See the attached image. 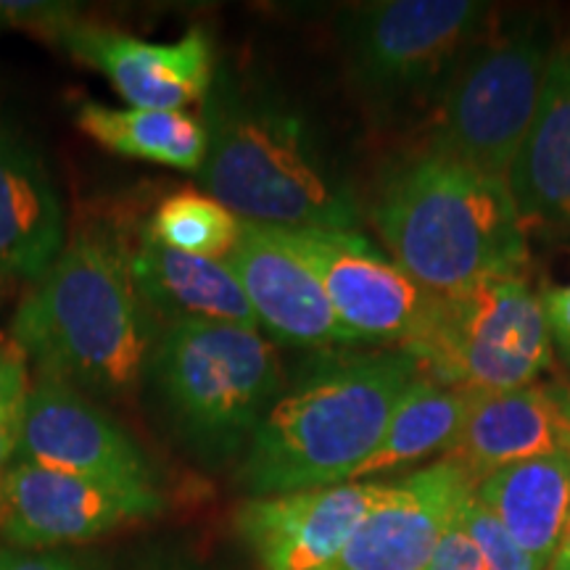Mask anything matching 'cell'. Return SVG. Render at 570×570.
<instances>
[{"label": "cell", "instance_id": "obj_6", "mask_svg": "<svg viewBox=\"0 0 570 570\" xmlns=\"http://www.w3.org/2000/svg\"><path fill=\"white\" fill-rule=\"evenodd\" d=\"M402 348L417 375L470 394L531 386L552 362L544 304L520 273L436 296Z\"/></svg>", "mask_w": 570, "mask_h": 570}, {"label": "cell", "instance_id": "obj_33", "mask_svg": "<svg viewBox=\"0 0 570 570\" xmlns=\"http://www.w3.org/2000/svg\"><path fill=\"white\" fill-rule=\"evenodd\" d=\"M6 346H11V338L6 336V333H0V348H6Z\"/></svg>", "mask_w": 570, "mask_h": 570}, {"label": "cell", "instance_id": "obj_31", "mask_svg": "<svg viewBox=\"0 0 570 570\" xmlns=\"http://www.w3.org/2000/svg\"><path fill=\"white\" fill-rule=\"evenodd\" d=\"M552 570H570V518H568L566 533H562L560 550H558V554H554Z\"/></svg>", "mask_w": 570, "mask_h": 570}, {"label": "cell", "instance_id": "obj_26", "mask_svg": "<svg viewBox=\"0 0 570 570\" xmlns=\"http://www.w3.org/2000/svg\"><path fill=\"white\" fill-rule=\"evenodd\" d=\"M80 19V6L59 0H0V32L30 30L51 38Z\"/></svg>", "mask_w": 570, "mask_h": 570}, {"label": "cell", "instance_id": "obj_27", "mask_svg": "<svg viewBox=\"0 0 570 570\" xmlns=\"http://www.w3.org/2000/svg\"><path fill=\"white\" fill-rule=\"evenodd\" d=\"M425 570H489V566L460 518H454L444 537L439 539Z\"/></svg>", "mask_w": 570, "mask_h": 570}, {"label": "cell", "instance_id": "obj_18", "mask_svg": "<svg viewBox=\"0 0 570 570\" xmlns=\"http://www.w3.org/2000/svg\"><path fill=\"white\" fill-rule=\"evenodd\" d=\"M125 259L135 294L164 325L209 320L259 331L252 304L225 262L175 252L159 244L148 227Z\"/></svg>", "mask_w": 570, "mask_h": 570}, {"label": "cell", "instance_id": "obj_28", "mask_svg": "<svg viewBox=\"0 0 570 570\" xmlns=\"http://www.w3.org/2000/svg\"><path fill=\"white\" fill-rule=\"evenodd\" d=\"M125 570H202V562L185 541L156 539L135 550L127 558Z\"/></svg>", "mask_w": 570, "mask_h": 570}, {"label": "cell", "instance_id": "obj_14", "mask_svg": "<svg viewBox=\"0 0 570 570\" xmlns=\"http://www.w3.org/2000/svg\"><path fill=\"white\" fill-rule=\"evenodd\" d=\"M383 481L252 497L240 504L235 529L262 570H327L344 552Z\"/></svg>", "mask_w": 570, "mask_h": 570}, {"label": "cell", "instance_id": "obj_7", "mask_svg": "<svg viewBox=\"0 0 570 570\" xmlns=\"http://www.w3.org/2000/svg\"><path fill=\"white\" fill-rule=\"evenodd\" d=\"M552 53V35L539 19H523L475 42L441 90L428 151L508 183L537 114Z\"/></svg>", "mask_w": 570, "mask_h": 570}, {"label": "cell", "instance_id": "obj_32", "mask_svg": "<svg viewBox=\"0 0 570 570\" xmlns=\"http://www.w3.org/2000/svg\"><path fill=\"white\" fill-rule=\"evenodd\" d=\"M554 394H558L562 410H566V415L570 420V386L568 389H554Z\"/></svg>", "mask_w": 570, "mask_h": 570}, {"label": "cell", "instance_id": "obj_8", "mask_svg": "<svg viewBox=\"0 0 570 570\" xmlns=\"http://www.w3.org/2000/svg\"><path fill=\"white\" fill-rule=\"evenodd\" d=\"M489 13V6L475 0L352 6L341 21L352 77L381 106L433 96L483 40Z\"/></svg>", "mask_w": 570, "mask_h": 570}, {"label": "cell", "instance_id": "obj_25", "mask_svg": "<svg viewBox=\"0 0 570 570\" xmlns=\"http://www.w3.org/2000/svg\"><path fill=\"white\" fill-rule=\"evenodd\" d=\"M458 518L481 550L489 570H544L529 552L520 550L518 541L504 531V525L483 508L475 494L462 504Z\"/></svg>", "mask_w": 570, "mask_h": 570}, {"label": "cell", "instance_id": "obj_29", "mask_svg": "<svg viewBox=\"0 0 570 570\" xmlns=\"http://www.w3.org/2000/svg\"><path fill=\"white\" fill-rule=\"evenodd\" d=\"M0 570H101L96 560L75 552H32L17 547H0Z\"/></svg>", "mask_w": 570, "mask_h": 570}, {"label": "cell", "instance_id": "obj_13", "mask_svg": "<svg viewBox=\"0 0 570 570\" xmlns=\"http://www.w3.org/2000/svg\"><path fill=\"white\" fill-rule=\"evenodd\" d=\"M48 40L101 71L130 109L183 111L214 82L212 40L198 27L175 42H151L77 19Z\"/></svg>", "mask_w": 570, "mask_h": 570}, {"label": "cell", "instance_id": "obj_2", "mask_svg": "<svg viewBox=\"0 0 570 570\" xmlns=\"http://www.w3.org/2000/svg\"><path fill=\"white\" fill-rule=\"evenodd\" d=\"M154 317L135 294L119 248L77 235L21 298L9 338L40 377L96 399H125L151 360Z\"/></svg>", "mask_w": 570, "mask_h": 570}, {"label": "cell", "instance_id": "obj_16", "mask_svg": "<svg viewBox=\"0 0 570 570\" xmlns=\"http://www.w3.org/2000/svg\"><path fill=\"white\" fill-rule=\"evenodd\" d=\"M67 246L63 204L32 140L0 114V277L38 281Z\"/></svg>", "mask_w": 570, "mask_h": 570}, {"label": "cell", "instance_id": "obj_9", "mask_svg": "<svg viewBox=\"0 0 570 570\" xmlns=\"http://www.w3.org/2000/svg\"><path fill=\"white\" fill-rule=\"evenodd\" d=\"M323 283L333 309L352 338L410 341L425 323L436 294L412 281L394 259L348 230H288L269 227Z\"/></svg>", "mask_w": 570, "mask_h": 570}, {"label": "cell", "instance_id": "obj_3", "mask_svg": "<svg viewBox=\"0 0 570 570\" xmlns=\"http://www.w3.org/2000/svg\"><path fill=\"white\" fill-rule=\"evenodd\" d=\"M415 377V360L404 348L312 367L254 428L238 483L252 497L348 483L381 444Z\"/></svg>", "mask_w": 570, "mask_h": 570}, {"label": "cell", "instance_id": "obj_20", "mask_svg": "<svg viewBox=\"0 0 570 570\" xmlns=\"http://www.w3.org/2000/svg\"><path fill=\"white\" fill-rule=\"evenodd\" d=\"M475 499L520 550L550 570L570 518V454H544L494 470L479 481Z\"/></svg>", "mask_w": 570, "mask_h": 570}, {"label": "cell", "instance_id": "obj_5", "mask_svg": "<svg viewBox=\"0 0 570 570\" xmlns=\"http://www.w3.org/2000/svg\"><path fill=\"white\" fill-rule=\"evenodd\" d=\"M146 377L177 436L206 462L246 449L283 386L275 348L256 327L209 320L164 325Z\"/></svg>", "mask_w": 570, "mask_h": 570}, {"label": "cell", "instance_id": "obj_4", "mask_svg": "<svg viewBox=\"0 0 570 570\" xmlns=\"http://www.w3.org/2000/svg\"><path fill=\"white\" fill-rule=\"evenodd\" d=\"M375 227L412 281L436 296L512 275L529 259V238L508 183L425 151L383 185Z\"/></svg>", "mask_w": 570, "mask_h": 570}, {"label": "cell", "instance_id": "obj_24", "mask_svg": "<svg viewBox=\"0 0 570 570\" xmlns=\"http://www.w3.org/2000/svg\"><path fill=\"white\" fill-rule=\"evenodd\" d=\"M30 370L17 346L0 348V483L17 462L27 399H30Z\"/></svg>", "mask_w": 570, "mask_h": 570}, {"label": "cell", "instance_id": "obj_23", "mask_svg": "<svg viewBox=\"0 0 570 570\" xmlns=\"http://www.w3.org/2000/svg\"><path fill=\"white\" fill-rule=\"evenodd\" d=\"M148 233L175 252L223 262L238 240L240 219L212 196L180 190L156 206Z\"/></svg>", "mask_w": 570, "mask_h": 570}, {"label": "cell", "instance_id": "obj_10", "mask_svg": "<svg viewBox=\"0 0 570 570\" xmlns=\"http://www.w3.org/2000/svg\"><path fill=\"white\" fill-rule=\"evenodd\" d=\"M17 460L63 470L130 494H159L142 449L67 383L38 377L27 399Z\"/></svg>", "mask_w": 570, "mask_h": 570}, {"label": "cell", "instance_id": "obj_30", "mask_svg": "<svg viewBox=\"0 0 570 570\" xmlns=\"http://www.w3.org/2000/svg\"><path fill=\"white\" fill-rule=\"evenodd\" d=\"M541 304H544L547 327H550L552 344L570 367V285L562 288H550L541 294Z\"/></svg>", "mask_w": 570, "mask_h": 570}, {"label": "cell", "instance_id": "obj_22", "mask_svg": "<svg viewBox=\"0 0 570 570\" xmlns=\"http://www.w3.org/2000/svg\"><path fill=\"white\" fill-rule=\"evenodd\" d=\"M77 127L104 148L130 159L161 167L198 173L206 156V130L202 119L188 111L114 109L98 101H82Z\"/></svg>", "mask_w": 570, "mask_h": 570}, {"label": "cell", "instance_id": "obj_1", "mask_svg": "<svg viewBox=\"0 0 570 570\" xmlns=\"http://www.w3.org/2000/svg\"><path fill=\"white\" fill-rule=\"evenodd\" d=\"M206 156L198 183L244 223L348 230L360 219L315 130L273 92L214 75L204 98Z\"/></svg>", "mask_w": 570, "mask_h": 570}, {"label": "cell", "instance_id": "obj_19", "mask_svg": "<svg viewBox=\"0 0 570 570\" xmlns=\"http://www.w3.org/2000/svg\"><path fill=\"white\" fill-rule=\"evenodd\" d=\"M508 188L525 227H570V42L554 48Z\"/></svg>", "mask_w": 570, "mask_h": 570}, {"label": "cell", "instance_id": "obj_11", "mask_svg": "<svg viewBox=\"0 0 570 570\" xmlns=\"http://www.w3.org/2000/svg\"><path fill=\"white\" fill-rule=\"evenodd\" d=\"M159 510L161 494H130L24 460L0 483V537L17 550L85 544Z\"/></svg>", "mask_w": 570, "mask_h": 570}, {"label": "cell", "instance_id": "obj_34", "mask_svg": "<svg viewBox=\"0 0 570 570\" xmlns=\"http://www.w3.org/2000/svg\"><path fill=\"white\" fill-rule=\"evenodd\" d=\"M0 291H3V277H0Z\"/></svg>", "mask_w": 570, "mask_h": 570}, {"label": "cell", "instance_id": "obj_15", "mask_svg": "<svg viewBox=\"0 0 570 570\" xmlns=\"http://www.w3.org/2000/svg\"><path fill=\"white\" fill-rule=\"evenodd\" d=\"M225 265L252 304L256 323L277 344H352L323 283L265 225L244 223Z\"/></svg>", "mask_w": 570, "mask_h": 570}, {"label": "cell", "instance_id": "obj_21", "mask_svg": "<svg viewBox=\"0 0 570 570\" xmlns=\"http://www.w3.org/2000/svg\"><path fill=\"white\" fill-rule=\"evenodd\" d=\"M470 399V391L441 386L431 377L417 375L399 399L381 444L354 470L352 481L391 473L439 452L449 454L465 425Z\"/></svg>", "mask_w": 570, "mask_h": 570}, {"label": "cell", "instance_id": "obj_17", "mask_svg": "<svg viewBox=\"0 0 570 570\" xmlns=\"http://www.w3.org/2000/svg\"><path fill=\"white\" fill-rule=\"evenodd\" d=\"M570 454V420L554 389L520 386L479 391L446 458L465 465L475 479L515 462Z\"/></svg>", "mask_w": 570, "mask_h": 570}, {"label": "cell", "instance_id": "obj_12", "mask_svg": "<svg viewBox=\"0 0 570 570\" xmlns=\"http://www.w3.org/2000/svg\"><path fill=\"white\" fill-rule=\"evenodd\" d=\"M475 487L479 479L452 458L383 481L381 494L327 570H425Z\"/></svg>", "mask_w": 570, "mask_h": 570}]
</instances>
